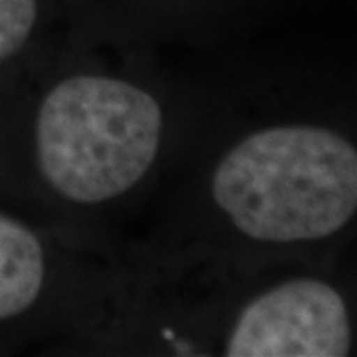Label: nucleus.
<instances>
[{"label": "nucleus", "mask_w": 357, "mask_h": 357, "mask_svg": "<svg viewBox=\"0 0 357 357\" xmlns=\"http://www.w3.org/2000/svg\"><path fill=\"white\" fill-rule=\"evenodd\" d=\"M356 274L344 260L230 266L91 232V276L56 356H356Z\"/></svg>", "instance_id": "obj_3"}, {"label": "nucleus", "mask_w": 357, "mask_h": 357, "mask_svg": "<svg viewBox=\"0 0 357 357\" xmlns=\"http://www.w3.org/2000/svg\"><path fill=\"white\" fill-rule=\"evenodd\" d=\"M62 0H0V93L64 38Z\"/></svg>", "instance_id": "obj_6"}, {"label": "nucleus", "mask_w": 357, "mask_h": 357, "mask_svg": "<svg viewBox=\"0 0 357 357\" xmlns=\"http://www.w3.org/2000/svg\"><path fill=\"white\" fill-rule=\"evenodd\" d=\"M62 8L72 38L178 58L284 32L302 0H62Z\"/></svg>", "instance_id": "obj_5"}, {"label": "nucleus", "mask_w": 357, "mask_h": 357, "mask_svg": "<svg viewBox=\"0 0 357 357\" xmlns=\"http://www.w3.org/2000/svg\"><path fill=\"white\" fill-rule=\"evenodd\" d=\"M191 58L197 103L135 236L230 266L344 258L357 220V66L270 36Z\"/></svg>", "instance_id": "obj_1"}, {"label": "nucleus", "mask_w": 357, "mask_h": 357, "mask_svg": "<svg viewBox=\"0 0 357 357\" xmlns=\"http://www.w3.org/2000/svg\"><path fill=\"white\" fill-rule=\"evenodd\" d=\"M197 103L189 56L123 52L68 32L0 93V203L112 229L147 206Z\"/></svg>", "instance_id": "obj_2"}, {"label": "nucleus", "mask_w": 357, "mask_h": 357, "mask_svg": "<svg viewBox=\"0 0 357 357\" xmlns=\"http://www.w3.org/2000/svg\"><path fill=\"white\" fill-rule=\"evenodd\" d=\"M89 284L88 227L0 203V356L50 354Z\"/></svg>", "instance_id": "obj_4"}]
</instances>
